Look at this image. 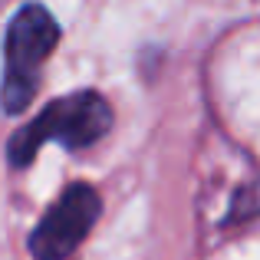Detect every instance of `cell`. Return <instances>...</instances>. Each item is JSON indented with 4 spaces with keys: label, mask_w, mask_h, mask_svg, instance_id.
Wrapping results in <instances>:
<instances>
[{
    "label": "cell",
    "mask_w": 260,
    "mask_h": 260,
    "mask_svg": "<svg viewBox=\"0 0 260 260\" xmlns=\"http://www.w3.org/2000/svg\"><path fill=\"white\" fill-rule=\"evenodd\" d=\"M112 128V106L99 92H73L50 102L30 125L17 128L7 142V161L23 168L37 158L43 142H59L70 152L89 148Z\"/></svg>",
    "instance_id": "obj_1"
},
{
    "label": "cell",
    "mask_w": 260,
    "mask_h": 260,
    "mask_svg": "<svg viewBox=\"0 0 260 260\" xmlns=\"http://www.w3.org/2000/svg\"><path fill=\"white\" fill-rule=\"evenodd\" d=\"M59 43V23L40 4H26L13 13L4 37V83H0V106L17 115L30 106L40 89V66Z\"/></svg>",
    "instance_id": "obj_2"
},
{
    "label": "cell",
    "mask_w": 260,
    "mask_h": 260,
    "mask_svg": "<svg viewBox=\"0 0 260 260\" xmlns=\"http://www.w3.org/2000/svg\"><path fill=\"white\" fill-rule=\"evenodd\" d=\"M99 194L89 184H70L40 217L30 234V254L37 260H66L86 241L92 224L99 221Z\"/></svg>",
    "instance_id": "obj_3"
},
{
    "label": "cell",
    "mask_w": 260,
    "mask_h": 260,
    "mask_svg": "<svg viewBox=\"0 0 260 260\" xmlns=\"http://www.w3.org/2000/svg\"><path fill=\"white\" fill-rule=\"evenodd\" d=\"M254 214H260V181L247 184V188L237 194L234 211H231V221H244V217H254Z\"/></svg>",
    "instance_id": "obj_4"
}]
</instances>
